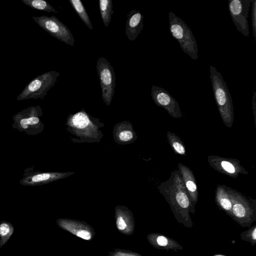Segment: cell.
<instances>
[{"label":"cell","instance_id":"cell-1","mask_svg":"<svg viewBox=\"0 0 256 256\" xmlns=\"http://www.w3.org/2000/svg\"><path fill=\"white\" fill-rule=\"evenodd\" d=\"M66 129L75 138L74 142H99L103 134L100 130L104 124L99 119L92 116L84 109L70 114L66 120Z\"/></svg>","mask_w":256,"mask_h":256},{"label":"cell","instance_id":"cell-2","mask_svg":"<svg viewBox=\"0 0 256 256\" xmlns=\"http://www.w3.org/2000/svg\"><path fill=\"white\" fill-rule=\"evenodd\" d=\"M158 189L176 213L188 212L190 206V198L178 170L172 171L170 178L160 184Z\"/></svg>","mask_w":256,"mask_h":256},{"label":"cell","instance_id":"cell-3","mask_svg":"<svg viewBox=\"0 0 256 256\" xmlns=\"http://www.w3.org/2000/svg\"><path fill=\"white\" fill-rule=\"evenodd\" d=\"M210 80L216 104L225 126L232 128L234 113L232 100L221 74L213 66L210 67Z\"/></svg>","mask_w":256,"mask_h":256},{"label":"cell","instance_id":"cell-4","mask_svg":"<svg viewBox=\"0 0 256 256\" xmlns=\"http://www.w3.org/2000/svg\"><path fill=\"white\" fill-rule=\"evenodd\" d=\"M168 17L171 35L178 42L184 52L192 59L196 60L198 58V44L192 31L184 21L173 12H170Z\"/></svg>","mask_w":256,"mask_h":256},{"label":"cell","instance_id":"cell-5","mask_svg":"<svg viewBox=\"0 0 256 256\" xmlns=\"http://www.w3.org/2000/svg\"><path fill=\"white\" fill-rule=\"evenodd\" d=\"M42 114L40 106H29L14 116L12 128L28 135L40 134L44 129L40 120Z\"/></svg>","mask_w":256,"mask_h":256},{"label":"cell","instance_id":"cell-6","mask_svg":"<svg viewBox=\"0 0 256 256\" xmlns=\"http://www.w3.org/2000/svg\"><path fill=\"white\" fill-rule=\"evenodd\" d=\"M59 74V72L50 71L37 76L26 84L16 100L44 98L48 91L54 86Z\"/></svg>","mask_w":256,"mask_h":256},{"label":"cell","instance_id":"cell-7","mask_svg":"<svg viewBox=\"0 0 256 256\" xmlns=\"http://www.w3.org/2000/svg\"><path fill=\"white\" fill-rule=\"evenodd\" d=\"M32 18L38 26L52 36L66 44L74 46V39L71 32L54 16H33Z\"/></svg>","mask_w":256,"mask_h":256},{"label":"cell","instance_id":"cell-8","mask_svg":"<svg viewBox=\"0 0 256 256\" xmlns=\"http://www.w3.org/2000/svg\"><path fill=\"white\" fill-rule=\"evenodd\" d=\"M96 70L102 89V98L106 105L110 106L115 92L114 68L107 59L100 57L97 61Z\"/></svg>","mask_w":256,"mask_h":256},{"label":"cell","instance_id":"cell-9","mask_svg":"<svg viewBox=\"0 0 256 256\" xmlns=\"http://www.w3.org/2000/svg\"><path fill=\"white\" fill-rule=\"evenodd\" d=\"M252 0H228V8L238 30L244 36L250 34L248 18Z\"/></svg>","mask_w":256,"mask_h":256},{"label":"cell","instance_id":"cell-10","mask_svg":"<svg viewBox=\"0 0 256 256\" xmlns=\"http://www.w3.org/2000/svg\"><path fill=\"white\" fill-rule=\"evenodd\" d=\"M208 162L216 171L232 178H236L240 174H248V172L236 158L212 155L208 157Z\"/></svg>","mask_w":256,"mask_h":256},{"label":"cell","instance_id":"cell-11","mask_svg":"<svg viewBox=\"0 0 256 256\" xmlns=\"http://www.w3.org/2000/svg\"><path fill=\"white\" fill-rule=\"evenodd\" d=\"M151 95L156 105L164 108L171 116L176 118L182 116L178 103L166 90L153 85Z\"/></svg>","mask_w":256,"mask_h":256},{"label":"cell","instance_id":"cell-12","mask_svg":"<svg viewBox=\"0 0 256 256\" xmlns=\"http://www.w3.org/2000/svg\"><path fill=\"white\" fill-rule=\"evenodd\" d=\"M74 172H40L25 173L20 180L24 186H38L52 182L68 177Z\"/></svg>","mask_w":256,"mask_h":256},{"label":"cell","instance_id":"cell-13","mask_svg":"<svg viewBox=\"0 0 256 256\" xmlns=\"http://www.w3.org/2000/svg\"><path fill=\"white\" fill-rule=\"evenodd\" d=\"M233 204L232 212L238 218L248 216L255 210L256 200L242 194L236 190L233 189Z\"/></svg>","mask_w":256,"mask_h":256},{"label":"cell","instance_id":"cell-14","mask_svg":"<svg viewBox=\"0 0 256 256\" xmlns=\"http://www.w3.org/2000/svg\"><path fill=\"white\" fill-rule=\"evenodd\" d=\"M178 170L182 177L190 201V210H194L198 200V192L196 180L192 171L188 166L178 163Z\"/></svg>","mask_w":256,"mask_h":256},{"label":"cell","instance_id":"cell-15","mask_svg":"<svg viewBox=\"0 0 256 256\" xmlns=\"http://www.w3.org/2000/svg\"><path fill=\"white\" fill-rule=\"evenodd\" d=\"M143 19L140 10H133L127 14L125 32L130 40H134L141 32L144 28Z\"/></svg>","mask_w":256,"mask_h":256},{"label":"cell","instance_id":"cell-16","mask_svg":"<svg viewBox=\"0 0 256 256\" xmlns=\"http://www.w3.org/2000/svg\"><path fill=\"white\" fill-rule=\"evenodd\" d=\"M113 135L114 141L120 144L134 142L138 137L131 123L126 121L117 124L114 126Z\"/></svg>","mask_w":256,"mask_h":256},{"label":"cell","instance_id":"cell-17","mask_svg":"<svg viewBox=\"0 0 256 256\" xmlns=\"http://www.w3.org/2000/svg\"><path fill=\"white\" fill-rule=\"evenodd\" d=\"M233 189L226 185H218L216 189L215 201L224 211L231 214L233 204Z\"/></svg>","mask_w":256,"mask_h":256},{"label":"cell","instance_id":"cell-18","mask_svg":"<svg viewBox=\"0 0 256 256\" xmlns=\"http://www.w3.org/2000/svg\"><path fill=\"white\" fill-rule=\"evenodd\" d=\"M99 8L102 22L104 25L108 27L114 14L112 0H100Z\"/></svg>","mask_w":256,"mask_h":256},{"label":"cell","instance_id":"cell-19","mask_svg":"<svg viewBox=\"0 0 256 256\" xmlns=\"http://www.w3.org/2000/svg\"><path fill=\"white\" fill-rule=\"evenodd\" d=\"M168 143L176 154L186 156L185 146L181 138L174 132L168 131L166 133Z\"/></svg>","mask_w":256,"mask_h":256},{"label":"cell","instance_id":"cell-20","mask_svg":"<svg viewBox=\"0 0 256 256\" xmlns=\"http://www.w3.org/2000/svg\"><path fill=\"white\" fill-rule=\"evenodd\" d=\"M69 2L74 10L86 26L92 30V26L89 16L80 0H69Z\"/></svg>","mask_w":256,"mask_h":256},{"label":"cell","instance_id":"cell-21","mask_svg":"<svg viewBox=\"0 0 256 256\" xmlns=\"http://www.w3.org/2000/svg\"><path fill=\"white\" fill-rule=\"evenodd\" d=\"M22 2L29 7L39 10L48 12L58 13L53 6L44 0H22Z\"/></svg>","mask_w":256,"mask_h":256},{"label":"cell","instance_id":"cell-22","mask_svg":"<svg viewBox=\"0 0 256 256\" xmlns=\"http://www.w3.org/2000/svg\"><path fill=\"white\" fill-rule=\"evenodd\" d=\"M14 231V228L10 222L2 220L0 222V248L8 241Z\"/></svg>","mask_w":256,"mask_h":256},{"label":"cell","instance_id":"cell-23","mask_svg":"<svg viewBox=\"0 0 256 256\" xmlns=\"http://www.w3.org/2000/svg\"><path fill=\"white\" fill-rule=\"evenodd\" d=\"M252 23L253 37L256 40V0L252 2Z\"/></svg>","mask_w":256,"mask_h":256},{"label":"cell","instance_id":"cell-24","mask_svg":"<svg viewBox=\"0 0 256 256\" xmlns=\"http://www.w3.org/2000/svg\"><path fill=\"white\" fill-rule=\"evenodd\" d=\"M76 235L83 239L88 240H90L91 238V234L90 233L86 230H79L77 234Z\"/></svg>","mask_w":256,"mask_h":256},{"label":"cell","instance_id":"cell-25","mask_svg":"<svg viewBox=\"0 0 256 256\" xmlns=\"http://www.w3.org/2000/svg\"><path fill=\"white\" fill-rule=\"evenodd\" d=\"M116 225L120 230H124L126 227V224L122 216H120L117 218Z\"/></svg>","mask_w":256,"mask_h":256},{"label":"cell","instance_id":"cell-26","mask_svg":"<svg viewBox=\"0 0 256 256\" xmlns=\"http://www.w3.org/2000/svg\"><path fill=\"white\" fill-rule=\"evenodd\" d=\"M156 242L159 246H165L168 244V240L164 236H160L157 238Z\"/></svg>","mask_w":256,"mask_h":256},{"label":"cell","instance_id":"cell-27","mask_svg":"<svg viewBox=\"0 0 256 256\" xmlns=\"http://www.w3.org/2000/svg\"><path fill=\"white\" fill-rule=\"evenodd\" d=\"M252 109L253 110V114L254 116V123L256 122V92H254L253 96L252 98Z\"/></svg>","mask_w":256,"mask_h":256},{"label":"cell","instance_id":"cell-28","mask_svg":"<svg viewBox=\"0 0 256 256\" xmlns=\"http://www.w3.org/2000/svg\"><path fill=\"white\" fill-rule=\"evenodd\" d=\"M252 238L254 240H256V228H254V230L252 234Z\"/></svg>","mask_w":256,"mask_h":256},{"label":"cell","instance_id":"cell-29","mask_svg":"<svg viewBox=\"0 0 256 256\" xmlns=\"http://www.w3.org/2000/svg\"><path fill=\"white\" fill-rule=\"evenodd\" d=\"M214 256H225L221 255V254H218V255H216Z\"/></svg>","mask_w":256,"mask_h":256},{"label":"cell","instance_id":"cell-30","mask_svg":"<svg viewBox=\"0 0 256 256\" xmlns=\"http://www.w3.org/2000/svg\"></svg>","mask_w":256,"mask_h":256},{"label":"cell","instance_id":"cell-31","mask_svg":"<svg viewBox=\"0 0 256 256\" xmlns=\"http://www.w3.org/2000/svg\"></svg>","mask_w":256,"mask_h":256}]
</instances>
